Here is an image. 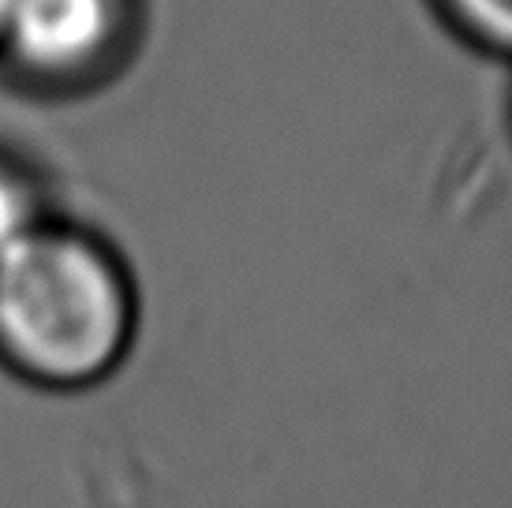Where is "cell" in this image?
<instances>
[{"instance_id":"7a4b0ae2","label":"cell","mask_w":512,"mask_h":508,"mask_svg":"<svg viewBox=\"0 0 512 508\" xmlns=\"http://www.w3.org/2000/svg\"><path fill=\"white\" fill-rule=\"evenodd\" d=\"M143 0H4L0 68L34 94H86L139 45Z\"/></svg>"},{"instance_id":"6da1fadb","label":"cell","mask_w":512,"mask_h":508,"mask_svg":"<svg viewBox=\"0 0 512 508\" xmlns=\"http://www.w3.org/2000/svg\"><path fill=\"white\" fill-rule=\"evenodd\" d=\"M139 329L128 266L83 228L45 221L0 258V363L42 389H90Z\"/></svg>"},{"instance_id":"5b68a950","label":"cell","mask_w":512,"mask_h":508,"mask_svg":"<svg viewBox=\"0 0 512 508\" xmlns=\"http://www.w3.org/2000/svg\"><path fill=\"white\" fill-rule=\"evenodd\" d=\"M0 15H4V0H0Z\"/></svg>"},{"instance_id":"277c9868","label":"cell","mask_w":512,"mask_h":508,"mask_svg":"<svg viewBox=\"0 0 512 508\" xmlns=\"http://www.w3.org/2000/svg\"><path fill=\"white\" fill-rule=\"evenodd\" d=\"M45 221L49 213L34 176L12 157H0V258H8Z\"/></svg>"},{"instance_id":"3957f363","label":"cell","mask_w":512,"mask_h":508,"mask_svg":"<svg viewBox=\"0 0 512 508\" xmlns=\"http://www.w3.org/2000/svg\"><path fill=\"white\" fill-rule=\"evenodd\" d=\"M471 49L512 60V0H430Z\"/></svg>"}]
</instances>
